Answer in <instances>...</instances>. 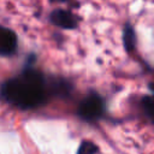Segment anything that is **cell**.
Segmentation results:
<instances>
[{
	"mask_svg": "<svg viewBox=\"0 0 154 154\" xmlns=\"http://www.w3.org/2000/svg\"><path fill=\"white\" fill-rule=\"evenodd\" d=\"M36 55H28L26 63L19 75L6 79L1 84V97L19 109L36 108L47 102L52 93V83L46 76L32 67Z\"/></svg>",
	"mask_w": 154,
	"mask_h": 154,
	"instance_id": "6da1fadb",
	"label": "cell"
},
{
	"mask_svg": "<svg viewBox=\"0 0 154 154\" xmlns=\"http://www.w3.org/2000/svg\"><path fill=\"white\" fill-rule=\"evenodd\" d=\"M106 112V102L96 91H89L78 103L77 116L84 122L95 123L100 120Z\"/></svg>",
	"mask_w": 154,
	"mask_h": 154,
	"instance_id": "7a4b0ae2",
	"label": "cell"
},
{
	"mask_svg": "<svg viewBox=\"0 0 154 154\" xmlns=\"http://www.w3.org/2000/svg\"><path fill=\"white\" fill-rule=\"evenodd\" d=\"M48 20L53 25L59 26L61 29H67V30L76 29L79 24V18L72 11L65 10V8H54L49 13Z\"/></svg>",
	"mask_w": 154,
	"mask_h": 154,
	"instance_id": "3957f363",
	"label": "cell"
},
{
	"mask_svg": "<svg viewBox=\"0 0 154 154\" xmlns=\"http://www.w3.org/2000/svg\"><path fill=\"white\" fill-rule=\"evenodd\" d=\"M18 37L17 34L6 26H0V54L1 57H10L17 52Z\"/></svg>",
	"mask_w": 154,
	"mask_h": 154,
	"instance_id": "277c9868",
	"label": "cell"
},
{
	"mask_svg": "<svg viewBox=\"0 0 154 154\" xmlns=\"http://www.w3.org/2000/svg\"><path fill=\"white\" fill-rule=\"evenodd\" d=\"M148 89H149L150 94L144 95L141 99V108H142L144 116L154 124V83H149Z\"/></svg>",
	"mask_w": 154,
	"mask_h": 154,
	"instance_id": "5b68a950",
	"label": "cell"
},
{
	"mask_svg": "<svg viewBox=\"0 0 154 154\" xmlns=\"http://www.w3.org/2000/svg\"><path fill=\"white\" fill-rule=\"evenodd\" d=\"M123 45L126 52H132L136 47V32L134 26L128 22L123 28Z\"/></svg>",
	"mask_w": 154,
	"mask_h": 154,
	"instance_id": "8992f818",
	"label": "cell"
},
{
	"mask_svg": "<svg viewBox=\"0 0 154 154\" xmlns=\"http://www.w3.org/2000/svg\"><path fill=\"white\" fill-rule=\"evenodd\" d=\"M99 152V147L91 141H82L78 146L76 154H96Z\"/></svg>",
	"mask_w": 154,
	"mask_h": 154,
	"instance_id": "52a82bcc",
	"label": "cell"
}]
</instances>
